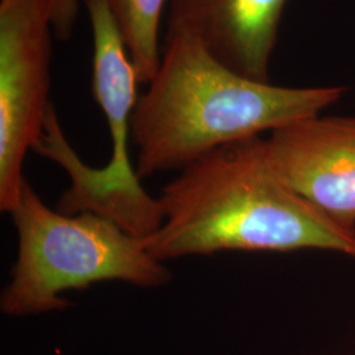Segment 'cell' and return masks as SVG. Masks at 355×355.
Segmentation results:
<instances>
[{
  "mask_svg": "<svg viewBox=\"0 0 355 355\" xmlns=\"http://www.w3.org/2000/svg\"><path fill=\"white\" fill-rule=\"evenodd\" d=\"M282 179L333 223L355 232V116H312L270 133Z\"/></svg>",
  "mask_w": 355,
  "mask_h": 355,
  "instance_id": "obj_6",
  "label": "cell"
},
{
  "mask_svg": "<svg viewBox=\"0 0 355 355\" xmlns=\"http://www.w3.org/2000/svg\"><path fill=\"white\" fill-rule=\"evenodd\" d=\"M168 1L105 0L142 85L152 80L161 64L159 31Z\"/></svg>",
  "mask_w": 355,
  "mask_h": 355,
  "instance_id": "obj_8",
  "label": "cell"
},
{
  "mask_svg": "<svg viewBox=\"0 0 355 355\" xmlns=\"http://www.w3.org/2000/svg\"><path fill=\"white\" fill-rule=\"evenodd\" d=\"M49 4L54 36L66 41L74 31L79 0H49Z\"/></svg>",
  "mask_w": 355,
  "mask_h": 355,
  "instance_id": "obj_9",
  "label": "cell"
},
{
  "mask_svg": "<svg viewBox=\"0 0 355 355\" xmlns=\"http://www.w3.org/2000/svg\"><path fill=\"white\" fill-rule=\"evenodd\" d=\"M49 0H0V211L11 214L51 110Z\"/></svg>",
  "mask_w": 355,
  "mask_h": 355,
  "instance_id": "obj_5",
  "label": "cell"
},
{
  "mask_svg": "<svg viewBox=\"0 0 355 355\" xmlns=\"http://www.w3.org/2000/svg\"><path fill=\"white\" fill-rule=\"evenodd\" d=\"M287 0H170L167 35L195 38L243 76L270 80V64Z\"/></svg>",
  "mask_w": 355,
  "mask_h": 355,
  "instance_id": "obj_7",
  "label": "cell"
},
{
  "mask_svg": "<svg viewBox=\"0 0 355 355\" xmlns=\"http://www.w3.org/2000/svg\"><path fill=\"white\" fill-rule=\"evenodd\" d=\"M92 32V94L105 116L112 153L102 168L86 165L53 120L35 152L64 167L71 186L57 203L66 215L91 212L104 216L139 237L155 233L164 220L159 199L144 190L130 164V120L140 99V79L105 0H83Z\"/></svg>",
  "mask_w": 355,
  "mask_h": 355,
  "instance_id": "obj_4",
  "label": "cell"
},
{
  "mask_svg": "<svg viewBox=\"0 0 355 355\" xmlns=\"http://www.w3.org/2000/svg\"><path fill=\"white\" fill-rule=\"evenodd\" d=\"M17 257L11 279L0 295V311L26 318L64 311L71 303L61 295L98 282L117 280L155 288L173 279L153 257L146 239L135 236L104 216L66 215L42 202L26 180L12 212Z\"/></svg>",
  "mask_w": 355,
  "mask_h": 355,
  "instance_id": "obj_3",
  "label": "cell"
},
{
  "mask_svg": "<svg viewBox=\"0 0 355 355\" xmlns=\"http://www.w3.org/2000/svg\"><path fill=\"white\" fill-rule=\"evenodd\" d=\"M343 86L288 87L233 70L187 35H166L161 64L130 120L140 180L183 170L218 148L321 114Z\"/></svg>",
  "mask_w": 355,
  "mask_h": 355,
  "instance_id": "obj_2",
  "label": "cell"
},
{
  "mask_svg": "<svg viewBox=\"0 0 355 355\" xmlns=\"http://www.w3.org/2000/svg\"><path fill=\"white\" fill-rule=\"evenodd\" d=\"M159 203L164 220L146 237L161 262L224 250H325L355 259V232L297 195L270 161L266 139L218 148L180 170Z\"/></svg>",
  "mask_w": 355,
  "mask_h": 355,
  "instance_id": "obj_1",
  "label": "cell"
}]
</instances>
